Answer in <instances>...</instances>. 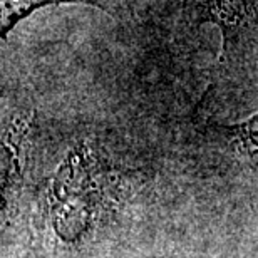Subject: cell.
<instances>
[{
  "mask_svg": "<svg viewBox=\"0 0 258 258\" xmlns=\"http://www.w3.org/2000/svg\"><path fill=\"white\" fill-rule=\"evenodd\" d=\"M198 24H215L223 37V50L238 44L258 15V0H191Z\"/></svg>",
  "mask_w": 258,
  "mask_h": 258,
  "instance_id": "6da1fadb",
  "label": "cell"
},
{
  "mask_svg": "<svg viewBox=\"0 0 258 258\" xmlns=\"http://www.w3.org/2000/svg\"><path fill=\"white\" fill-rule=\"evenodd\" d=\"M2 2V17H0V27H2V37H5L20 20L25 19L35 9L52 4H86L94 5L106 12H111V0H0Z\"/></svg>",
  "mask_w": 258,
  "mask_h": 258,
  "instance_id": "7a4b0ae2",
  "label": "cell"
},
{
  "mask_svg": "<svg viewBox=\"0 0 258 258\" xmlns=\"http://www.w3.org/2000/svg\"><path fill=\"white\" fill-rule=\"evenodd\" d=\"M231 133L235 134L236 139L241 141L246 148L253 149L258 153V112H255L250 119H246L241 124H236L231 127Z\"/></svg>",
  "mask_w": 258,
  "mask_h": 258,
  "instance_id": "3957f363",
  "label": "cell"
}]
</instances>
